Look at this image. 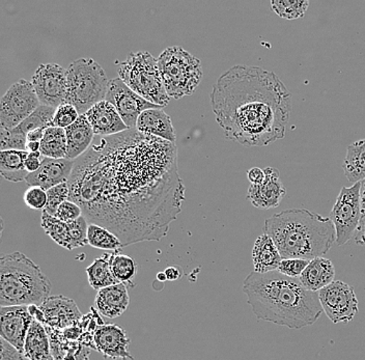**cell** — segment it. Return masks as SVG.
Wrapping results in <instances>:
<instances>
[{"label": "cell", "instance_id": "obj_1", "mask_svg": "<svg viewBox=\"0 0 365 360\" xmlns=\"http://www.w3.org/2000/svg\"><path fill=\"white\" fill-rule=\"evenodd\" d=\"M68 200L123 245L159 241L181 213L185 186L175 143L129 129L93 140L68 180Z\"/></svg>", "mask_w": 365, "mask_h": 360}, {"label": "cell", "instance_id": "obj_2", "mask_svg": "<svg viewBox=\"0 0 365 360\" xmlns=\"http://www.w3.org/2000/svg\"><path fill=\"white\" fill-rule=\"evenodd\" d=\"M210 99L227 140L264 147L284 138L292 96L275 73L257 66H234L217 79Z\"/></svg>", "mask_w": 365, "mask_h": 360}, {"label": "cell", "instance_id": "obj_3", "mask_svg": "<svg viewBox=\"0 0 365 360\" xmlns=\"http://www.w3.org/2000/svg\"><path fill=\"white\" fill-rule=\"evenodd\" d=\"M243 292L257 320L289 329L314 325L324 312L318 293L278 271L264 274L253 271L244 280Z\"/></svg>", "mask_w": 365, "mask_h": 360}, {"label": "cell", "instance_id": "obj_4", "mask_svg": "<svg viewBox=\"0 0 365 360\" xmlns=\"http://www.w3.org/2000/svg\"><path fill=\"white\" fill-rule=\"evenodd\" d=\"M264 234L277 246L282 259L312 261L323 257L336 242L330 217L307 209H287L264 221Z\"/></svg>", "mask_w": 365, "mask_h": 360}, {"label": "cell", "instance_id": "obj_5", "mask_svg": "<svg viewBox=\"0 0 365 360\" xmlns=\"http://www.w3.org/2000/svg\"><path fill=\"white\" fill-rule=\"evenodd\" d=\"M51 282L21 252L0 259V307L42 305L50 297Z\"/></svg>", "mask_w": 365, "mask_h": 360}, {"label": "cell", "instance_id": "obj_6", "mask_svg": "<svg viewBox=\"0 0 365 360\" xmlns=\"http://www.w3.org/2000/svg\"><path fill=\"white\" fill-rule=\"evenodd\" d=\"M109 81L101 66L93 58L73 61L67 69V96L65 104L72 105L80 115L106 99Z\"/></svg>", "mask_w": 365, "mask_h": 360}, {"label": "cell", "instance_id": "obj_7", "mask_svg": "<svg viewBox=\"0 0 365 360\" xmlns=\"http://www.w3.org/2000/svg\"><path fill=\"white\" fill-rule=\"evenodd\" d=\"M162 81L170 98L181 99L192 95L202 79L200 59L182 47L166 48L158 59Z\"/></svg>", "mask_w": 365, "mask_h": 360}, {"label": "cell", "instance_id": "obj_8", "mask_svg": "<svg viewBox=\"0 0 365 360\" xmlns=\"http://www.w3.org/2000/svg\"><path fill=\"white\" fill-rule=\"evenodd\" d=\"M118 78L150 103L165 107L170 103L158 68V61L148 51L132 52L118 70Z\"/></svg>", "mask_w": 365, "mask_h": 360}, {"label": "cell", "instance_id": "obj_9", "mask_svg": "<svg viewBox=\"0 0 365 360\" xmlns=\"http://www.w3.org/2000/svg\"><path fill=\"white\" fill-rule=\"evenodd\" d=\"M31 81L20 79L6 91L0 100V127L14 129L33 115L40 106Z\"/></svg>", "mask_w": 365, "mask_h": 360}, {"label": "cell", "instance_id": "obj_10", "mask_svg": "<svg viewBox=\"0 0 365 360\" xmlns=\"http://www.w3.org/2000/svg\"><path fill=\"white\" fill-rule=\"evenodd\" d=\"M361 182L351 187H342L330 213L336 232V245L341 246L351 240L359 227L362 218Z\"/></svg>", "mask_w": 365, "mask_h": 360}, {"label": "cell", "instance_id": "obj_11", "mask_svg": "<svg viewBox=\"0 0 365 360\" xmlns=\"http://www.w3.org/2000/svg\"><path fill=\"white\" fill-rule=\"evenodd\" d=\"M318 294L323 311L334 324L351 322L357 314L359 302L350 284L336 280Z\"/></svg>", "mask_w": 365, "mask_h": 360}, {"label": "cell", "instance_id": "obj_12", "mask_svg": "<svg viewBox=\"0 0 365 360\" xmlns=\"http://www.w3.org/2000/svg\"><path fill=\"white\" fill-rule=\"evenodd\" d=\"M34 90L40 103L58 108L65 104L67 96V70L57 63H44L38 66L33 78Z\"/></svg>", "mask_w": 365, "mask_h": 360}, {"label": "cell", "instance_id": "obj_13", "mask_svg": "<svg viewBox=\"0 0 365 360\" xmlns=\"http://www.w3.org/2000/svg\"><path fill=\"white\" fill-rule=\"evenodd\" d=\"M105 100L115 107L129 129L136 128L137 120L143 111L152 108H163L143 99L120 78L109 81L108 91Z\"/></svg>", "mask_w": 365, "mask_h": 360}, {"label": "cell", "instance_id": "obj_14", "mask_svg": "<svg viewBox=\"0 0 365 360\" xmlns=\"http://www.w3.org/2000/svg\"><path fill=\"white\" fill-rule=\"evenodd\" d=\"M41 225L46 235L66 250H73L88 245V222L84 216L72 222H63L43 211Z\"/></svg>", "mask_w": 365, "mask_h": 360}, {"label": "cell", "instance_id": "obj_15", "mask_svg": "<svg viewBox=\"0 0 365 360\" xmlns=\"http://www.w3.org/2000/svg\"><path fill=\"white\" fill-rule=\"evenodd\" d=\"M34 319L29 313V307H6L0 309V336L8 343L24 350L25 341Z\"/></svg>", "mask_w": 365, "mask_h": 360}, {"label": "cell", "instance_id": "obj_16", "mask_svg": "<svg viewBox=\"0 0 365 360\" xmlns=\"http://www.w3.org/2000/svg\"><path fill=\"white\" fill-rule=\"evenodd\" d=\"M96 350L105 359L133 360L129 351L130 339L122 327L115 324H103L93 334Z\"/></svg>", "mask_w": 365, "mask_h": 360}, {"label": "cell", "instance_id": "obj_17", "mask_svg": "<svg viewBox=\"0 0 365 360\" xmlns=\"http://www.w3.org/2000/svg\"><path fill=\"white\" fill-rule=\"evenodd\" d=\"M264 180L259 185L250 184L247 198L255 208L269 210L277 208L287 190L280 182V173L277 168H266L264 170Z\"/></svg>", "mask_w": 365, "mask_h": 360}, {"label": "cell", "instance_id": "obj_18", "mask_svg": "<svg viewBox=\"0 0 365 360\" xmlns=\"http://www.w3.org/2000/svg\"><path fill=\"white\" fill-rule=\"evenodd\" d=\"M74 165V160L44 157L41 168L27 175L25 182L29 187H41L48 191L59 184L68 182Z\"/></svg>", "mask_w": 365, "mask_h": 360}, {"label": "cell", "instance_id": "obj_19", "mask_svg": "<svg viewBox=\"0 0 365 360\" xmlns=\"http://www.w3.org/2000/svg\"><path fill=\"white\" fill-rule=\"evenodd\" d=\"M40 307L45 316L44 326L54 329L63 330L78 325L83 317L74 300L65 296H52Z\"/></svg>", "mask_w": 365, "mask_h": 360}, {"label": "cell", "instance_id": "obj_20", "mask_svg": "<svg viewBox=\"0 0 365 360\" xmlns=\"http://www.w3.org/2000/svg\"><path fill=\"white\" fill-rule=\"evenodd\" d=\"M86 116L96 136L107 138L129 130L115 107L106 100L91 107Z\"/></svg>", "mask_w": 365, "mask_h": 360}, {"label": "cell", "instance_id": "obj_21", "mask_svg": "<svg viewBox=\"0 0 365 360\" xmlns=\"http://www.w3.org/2000/svg\"><path fill=\"white\" fill-rule=\"evenodd\" d=\"M136 130L145 135L156 136L173 143L177 140V133L170 116L163 108H152L143 111L137 120Z\"/></svg>", "mask_w": 365, "mask_h": 360}, {"label": "cell", "instance_id": "obj_22", "mask_svg": "<svg viewBox=\"0 0 365 360\" xmlns=\"http://www.w3.org/2000/svg\"><path fill=\"white\" fill-rule=\"evenodd\" d=\"M128 288L123 284H116L98 291L96 296V309L100 314L109 319L122 316L129 307Z\"/></svg>", "mask_w": 365, "mask_h": 360}, {"label": "cell", "instance_id": "obj_23", "mask_svg": "<svg viewBox=\"0 0 365 360\" xmlns=\"http://www.w3.org/2000/svg\"><path fill=\"white\" fill-rule=\"evenodd\" d=\"M67 135V159L77 160L93 143V130L86 115H80L74 124L66 128Z\"/></svg>", "mask_w": 365, "mask_h": 360}, {"label": "cell", "instance_id": "obj_24", "mask_svg": "<svg viewBox=\"0 0 365 360\" xmlns=\"http://www.w3.org/2000/svg\"><path fill=\"white\" fill-rule=\"evenodd\" d=\"M282 257L270 236L262 234L255 240L252 250V263L255 272L259 274L277 271Z\"/></svg>", "mask_w": 365, "mask_h": 360}, {"label": "cell", "instance_id": "obj_25", "mask_svg": "<svg viewBox=\"0 0 365 360\" xmlns=\"http://www.w3.org/2000/svg\"><path fill=\"white\" fill-rule=\"evenodd\" d=\"M334 277L335 268L332 262L321 257L309 262L299 279L307 290L318 293L322 289L329 286Z\"/></svg>", "mask_w": 365, "mask_h": 360}, {"label": "cell", "instance_id": "obj_26", "mask_svg": "<svg viewBox=\"0 0 365 360\" xmlns=\"http://www.w3.org/2000/svg\"><path fill=\"white\" fill-rule=\"evenodd\" d=\"M49 336L54 360H90L91 349L79 341H68L61 336V330L45 326Z\"/></svg>", "mask_w": 365, "mask_h": 360}, {"label": "cell", "instance_id": "obj_27", "mask_svg": "<svg viewBox=\"0 0 365 360\" xmlns=\"http://www.w3.org/2000/svg\"><path fill=\"white\" fill-rule=\"evenodd\" d=\"M25 357L29 360H54L45 326L34 320L25 341Z\"/></svg>", "mask_w": 365, "mask_h": 360}, {"label": "cell", "instance_id": "obj_28", "mask_svg": "<svg viewBox=\"0 0 365 360\" xmlns=\"http://www.w3.org/2000/svg\"><path fill=\"white\" fill-rule=\"evenodd\" d=\"M29 153L9 150L0 152V174L8 181L18 183L25 181L29 172L25 168V160Z\"/></svg>", "mask_w": 365, "mask_h": 360}, {"label": "cell", "instance_id": "obj_29", "mask_svg": "<svg viewBox=\"0 0 365 360\" xmlns=\"http://www.w3.org/2000/svg\"><path fill=\"white\" fill-rule=\"evenodd\" d=\"M342 170L351 183H359L365 180V140L349 145Z\"/></svg>", "mask_w": 365, "mask_h": 360}, {"label": "cell", "instance_id": "obj_30", "mask_svg": "<svg viewBox=\"0 0 365 360\" xmlns=\"http://www.w3.org/2000/svg\"><path fill=\"white\" fill-rule=\"evenodd\" d=\"M86 274H88V284L96 291L118 284L111 270L110 254H104L97 257L86 268Z\"/></svg>", "mask_w": 365, "mask_h": 360}, {"label": "cell", "instance_id": "obj_31", "mask_svg": "<svg viewBox=\"0 0 365 360\" xmlns=\"http://www.w3.org/2000/svg\"><path fill=\"white\" fill-rule=\"evenodd\" d=\"M120 250L110 252L111 270L116 282L125 284L127 288H135L137 264L133 257L123 254Z\"/></svg>", "mask_w": 365, "mask_h": 360}, {"label": "cell", "instance_id": "obj_32", "mask_svg": "<svg viewBox=\"0 0 365 360\" xmlns=\"http://www.w3.org/2000/svg\"><path fill=\"white\" fill-rule=\"evenodd\" d=\"M41 154L47 158L67 159V135L66 130L49 127L45 130L41 141Z\"/></svg>", "mask_w": 365, "mask_h": 360}, {"label": "cell", "instance_id": "obj_33", "mask_svg": "<svg viewBox=\"0 0 365 360\" xmlns=\"http://www.w3.org/2000/svg\"><path fill=\"white\" fill-rule=\"evenodd\" d=\"M56 109L53 107L41 104L33 115L23 120L21 124L14 130L27 138V134L29 132L34 131V130L49 128V127H51L52 120H53L54 115H56Z\"/></svg>", "mask_w": 365, "mask_h": 360}, {"label": "cell", "instance_id": "obj_34", "mask_svg": "<svg viewBox=\"0 0 365 360\" xmlns=\"http://www.w3.org/2000/svg\"><path fill=\"white\" fill-rule=\"evenodd\" d=\"M88 242L91 247L98 250H122L124 247L122 241L109 230L105 229L101 225L90 223L88 229Z\"/></svg>", "mask_w": 365, "mask_h": 360}, {"label": "cell", "instance_id": "obj_35", "mask_svg": "<svg viewBox=\"0 0 365 360\" xmlns=\"http://www.w3.org/2000/svg\"><path fill=\"white\" fill-rule=\"evenodd\" d=\"M273 12L282 19L295 20L307 13L309 2L307 0H272Z\"/></svg>", "mask_w": 365, "mask_h": 360}, {"label": "cell", "instance_id": "obj_36", "mask_svg": "<svg viewBox=\"0 0 365 360\" xmlns=\"http://www.w3.org/2000/svg\"><path fill=\"white\" fill-rule=\"evenodd\" d=\"M48 202L47 206L44 210L46 213L51 216H56L57 210L63 202L68 200L70 195V187H68V182L66 183L59 184L53 188L49 189L47 191Z\"/></svg>", "mask_w": 365, "mask_h": 360}, {"label": "cell", "instance_id": "obj_37", "mask_svg": "<svg viewBox=\"0 0 365 360\" xmlns=\"http://www.w3.org/2000/svg\"><path fill=\"white\" fill-rule=\"evenodd\" d=\"M27 138L18 133L14 129H0V150H18L26 151Z\"/></svg>", "mask_w": 365, "mask_h": 360}, {"label": "cell", "instance_id": "obj_38", "mask_svg": "<svg viewBox=\"0 0 365 360\" xmlns=\"http://www.w3.org/2000/svg\"><path fill=\"white\" fill-rule=\"evenodd\" d=\"M80 115L77 109L72 105L63 104L56 109V115L52 120L51 127L56 128H68L78 120Z\"/></svg>", "mask_w": 365, "mask_h": 360}, {"label": "cell", "instance_id": "obj_39", "mask_svg": "<svg viewBox=\"0 0 365 360\" xmlns=\"http://www.w3.org/2000/svg\"><path fill=\"white\" fill-rule=\"evenodd\" d=\"M310 261L301 259H282L277 271L285 277L300 279Z\"/></svg>", "mask_w": 365, "mask_h": 360}, {"label": "cell", "instance_id": "obj_40", "mask_svg": "<svg viewBox=\"0 0 365 360\" xmlns=\"http://www.w3.org/2000/svg\"><path fill=\"white\" fill-rule=\"evenodd\" d=\"M47 191L41 187H29L24 193V202L27 207L34 210H43L47 206Z\"/></svg>", "mask_w": 365, "mask_h": 360}, {"label": "cell", "instance_id": "obj_41", "mask_svg": "<svg viewBox=\"0 0 365 360\" xmlns=\"http://www.w3.org/2000/svg\"><path fill=\"white\" fill-rule=\"evenodd\" d=\"M82 216H83V212L81 207L76 202L68 200L59 206L54 217L63 222H72V221L78 220Z\"/></svg>", "mask_w": 365, "mask_h": 360}, {"label": "cell", "instance_id": "obj_42", "mask_svg": "<svg viewBox=\"0 0 365 360\" xmlns=\"http://www.w3.org/2000/svg\"><path fill=\"white\" fill-rule=\"evenodd\" d=\"M24 353L14 347L6 339H0V360H25Z\"/></svg>", "mask_w": 365, "mask_h": 360}, {"label": "cell", "instance_id": "obj_43", "mask_svg": "<svg viewBox=\"0 0 365 360\" xmlns=\"http://www.w3.org/2000/svg\"><path fill=\"white\" fill-rule=\"evenodd\" d=\"M43 159H44V156L41 154V152L29 153L26 160H25V168H26L29 174L36 172L41 168Z\"/></svg>", "mask_w": 365, "mask_h": 360}, {"label": "cell", "instance_id": "obj_44", "mask_svg": "<svg viewBox=\"0 0 365 360\" xmlns=\"http://www.w3.org/2000/svg\"><path fill=\"white\" fill-rule=\"evenodd\" d=\"M247 178L251 184H253V185H259V184L264 182V172L259 168H252L248 170Z\"/></svg>", "mask_w": 365, "mask_h": 360}, {"label": "cell", "instance_id": "obj_45", "mask_svg": "<svg viewBox=\"0 0 365 360\" xmlns=\"http://www.w3.org/2000/svg\"><path fill=\"white\" fill-rule=\"evenodd\" d=\"M164 273H165L166 279L170 280V282L182 279V275H184L182 269L179 267V266H170V267H168L164 270Z\"/></svg>", "mask_w": 365, "mask_h": 360}, {"label": "cell", "instance_id": "obj_46", "mask_svg": "<svg viewBox=\"0 0 365 360\" xmlns=\"http://www.w3.org/2000/svg\"><path fill=\"white\" fill-rule=\"evenodd\" d=\"M355 242L359 245H365V215H362L361 221H360L359 227L356 232Z\"/></svg>", "mask_w": 365, "mask_h": 360}, {"label": "cell", "instance_id": "obj_47", "mask_svg": "<svg viewBox=\"0 0 365 360\" xmlns=\"http://www.w3.org/2000/svg\"><path fill=\"white\" fill-rule=\"evenodd\" d=\"M29 313L33 316L34 320L38 321L41 324L45 325L46 320L44 313H43L40 307H38V305H29Z\"/></svg>", "mask_w": 365, "mask_h": 360}, {"label": "cell", "instance_id": "obj_48", "mask_svg": "<svg viewBox=\"0 0 365 360\" xmlns=\"http://www.w3.org/2000/svg\"><path fill=\"white\" fill-rule=\"evenodd\" d=\"M46 129H36L27 134V143H41L44 138Z\"/></svg>", "mask_w": 365, "mask_h": 360}, {"label": "cell", "instance_id": "obj_49", "mask_svg": "<svg viewBox=\"0 0 365 360\" xmlns=\"http://www.w3.org/2000/svg\"><path fill=\"white\" fill-rule=\"evenodd\" d=\"M360 200H361L362 215H365V180L361 182V188H360Z\"/></svg>", "mask_w": 365, "mask_h": 360}, {"label": "cell", "instance_id": "obj_50", "mask_svg": "<svg viewBox=\"0 0 365 360\" xmlns=\"http://www.w3.org/2000/svg\"><path fill=\"white\" fill-rule=\"evenodd\" d=\"M157 279H158L160 282H165V280H168V279H166L165 273L164 272L158 273V274H157Z\"/></svg>", "mask_w": 365, "mask_h": 360}]
</instances>
